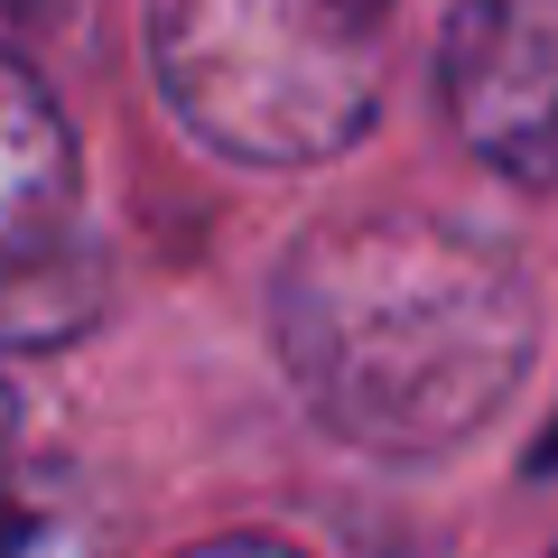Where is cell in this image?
Here are the masks:
<instances>
[{
	"mask_svg": "<svg viewBox=\"0 0 558 558\" xmlns=\"http://www.w3.org/2000/svg\"><path fill=\"white\" fill-rule=\"evenodd\" d=\"M75 196V140L47 84L20 57H0V270H28L47 223Z\"/></svg>",
	"mask_w": 558,
	"mask_h": 558,
	"instance_id": "5",
	"label": "cell"
},
{
	"mask_svg": "<svg viewBox=\"0 0 558 558\" xmlns=\"http://www.w3.org/2000/svg\"><path fill=\"white\" fill-rule=\"evenodd\" d=\"M186 558H299V549H279V539H205Z\"/></svg>",
	"mask_w": 558,
	"mask_h": 558,
	"instance_id": "6",
	"label": "cell"
},
{
	"mask_svg": "<svg viewBox=\"0 0 558 558\" xmlns=\"http://www.w3.org/2000/svg\"><path fill=\"white\" fill-rule=\"evenodd\" d=\"M270 344L317 428L418 465L502 418L539 354V289L484 223L363 205L279 252Z\"/></svg>",
	"mask_w": 558,
	"mask_h": 558,
	"instance_id": "1",
	"label": "cell"
},
{
	"mask_svg": "<svg viewBox=\"0 0 558 558\" xmlns=\"http://www.w3.org/2000/svg\"><path fill=\"white\" fill-rule=\"evenodd\" d=\"M457 140L512 186H558V0H457L438 38Z\"/></svg>",
	"mask_w": 558,
	"mask_h": 558,
	"instance_id": "3",
	"label": "cell"
},
{
	"mask_svg": "<svg viewBox=\"0 0 558 558\" xmlns=\"http://www.w3.org/2000/svg\"><path fill=\"white\" fill-rule=\"evenodd\" d=\"M539 475H558V428H549V438H539Z\"/></svg>",
	"mask_w": 558,
	"mask_h": 558,
	"instance_id": "7",
	"label": "cell"
},
{
	"mask_svg": "<svg viewBox=\"0 0 558 558\" xmlns=\"http://www.w3.org/2000/svg\"><path fill=\"white\" fill-rule=\"evenodd\" d=\"M0 558H94V494L57 410L0 363Z\"/></svg>",
	"mask_w": 558,
	"mask_h": 558,
	"instance_id": "4",
	"label": "cell"
},
{
	"mask_svg": "<svg viewBox=\"0 0 558 558\" xmlns=\"http://www.w3.org/2000/svg\"><path fill=\"white\" fill-rule=\"evenodd\" d=\"M400 0H149L159 102L233 168L344 159L381 112Z\"/></svg>",
	"mask_w": 558,
	"mask_h": 558,
	"instance_id": "2",
	"label": "cell"
}]
</instances>
